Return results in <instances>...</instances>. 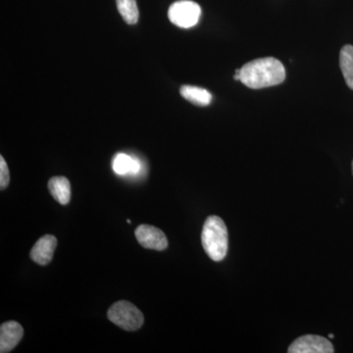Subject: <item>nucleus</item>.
Here are the masks:
<instances>
[{
	"instance_id": "nucleus-1",
	"label": "nucleus",
	"mask_w": 353,
	"mask_h": 353,
	"mask_svg": "<svg viewBox=\"0 0 353 353\" xmlns=\"http://www.w3.org/2000/svg\"><path fill=\"white\" fill-rule=\"evenodd\" d=\"M285 79L284 65L274 57L259 58L241 68V82L253 90L280 85Z\"/></svg>"
},
{
	"instance_id": "nucleus-2",
	"label": "nucleus",
	"mask_w": 353,
	"mask_h": 353,
	"mask_svg": "<svg viewBox=\"0 0 353 353\" xmlns=\"http://www.w3.org/2000/svg\"><path fill=\"white\" fill-rule=\"evenodd\" d=\"M201 243L213 261H222L228 252V229L224 221L218 216H209L202 229Z\"/></svg>"
},
{
	"instance_id": "nucleus-3",
	"label": "nucleus",
	"mask_w": 353,
	"mask_h": 353,
	"mask_svg": "<svg viewBox=\"0 0 353 353\" xmlns=\"http://www.w3.org/2000/svg\"><path fill=\"white\" fill-rule=\"evenodd\" d=\"M108 316L111 322L125 331H137L145 323V317L141 310L126 301L114 303L109 308Z\"/></svg>"
},
{
	"instance_id": "nucleus-4",
	"label": "nucleus",
	"mask_w": 353,
	"mask_h": 353,
	"mask_svg": "<svg viewBox=\"0 0 353 353\" xmlns=\"http://www.w3.org/2000/svg\"><path fill=\"white\" fill-rule=\"evenodd\" d=\"M201 8L196 2L180 0L172 4L168 10L169 20L174 25L183 29H189L199 23Z\"/></svg>"
},
{
	"instance_id": "nucleus-5",
	"label": "nucleus",
	"mask_w": 353,
	"mask_h": 353,
	"mask_svg": "<svg viewBox=\"0 0 353 353\" xmlns=\"http://www.w3.org/2000/svg\"><path fill=\"white\" fill-rule=\"evenodd\" d=\"M333 345L328 339L316 334H305L292 341L290 353H333Z\"/></svg>"
},
{
	"instance_id": "nucleus-6",
	"label": "nucleus",
	"mask_w": 353,
	"mask_h": 353,
	"mask_svg": "<svg viewBox=\"0 0 353 353\" xmlns=\"http://www.w3.org/2000/svg\"><path fill=\"white\" fill-rule=\"evenodd\" d=\"M134 234L139 245L148 250H164L168 248L167 236L157 228L150 225H141L137 228Z\"/></svg>"
},
{
	"instance_id": "nucleus-7",
	"label": "nucleus",
	"mask_w": 353,
	"mask_h": 353,
	"mask_svg": "<svg viewBox=\"0 0 353 353\" xmlns=\"http://www.w3.org/2000/svg\"><path fill=\"white\" fill-rule=\"evenodd\" d=\"M24 330L19 323L9 321L3 323L0 327V352H12L22 340Z\"/></svg>"
},
{
	"instance_id": "nucleus-8",
	"label": "nucleus",
	"mask_w": 353,
	"mask_h": 353,
	"mask_svg": "<svg viewBox=\"0 0 353 353\" xmlns=\"http://www.w3.org/2000/svg\"><path fill=\"white\" fill-rule=\"evenodd\" d=\"M57 246V239L52 234L41 236L32 246L30 256L39 265H48L53 259V253Z\"/></svg>"
},
{
	"instance_id": "nucleus-9",
	"label": "nucleus",
	"mask_w": 353,
	"mask_h": 353,
	"mask_svg": "<svg viewBox=\"0 0 353 353\" xmlns=\"http://www.w3.org/2000/svg\"><path fill=\"white\" fill-rule=\"evenodd\" d=\"M51 196L61 205H66L71 199V185L65 176H53L48 182Z\"/></svg>"
},
{
	"instance_id": "nucleus-10",
	"label": "nucleus",
	"mask_w": 353,
	"mask_h": 353,
	"mask_svg": "<svg viewBox=\"0 0 353 353\" xmlns=\"http://www.w3.org/2000/svg\"><path fill=\"white\" fill-rule=\"evenodd\" d=\"M113 171L118 175H136L141 171V165L138 159L125 153H118L113 159Z\"/></svg>"
},
{
	"instance_id": "nucleus-11",
	"label": "nucleus",
	"mask_w": 353,
	"mask_h": 353,
	"mask_svg": "<svg viewBox=\"0 0 353 353\" xmlns=\"http://www.w3.org/2000/svg\"><path fill=\"white\" fill-rule=\"evenodd\" d=\"M180 94L183 99L199 106H208L212 101V95L205 88L194 87V85H183Z\"/></svg>"
},
{
	"instance_id": "nucleus-12",
	"label": "nucleus",
	"mask_w": 353,
	"mask_h": 353,
	"mask_svg": "<svg viewBox=\"0 0 353 353\" xmlns=\"http://www.w3.org/2000/svg\"><path fill=\"white\" fill-rule=\"evenodd\" d=\"M340 66L345 82L353 90V46H345L340 53Z\"/></svg>"
},
{
	"instance_id": "nucleus-13",
	"label": "nucleus",
	"mask_w": 353,
	"mask_h": 353,
	"mask_svg": "<svg viewBox=\"0 0 353 353\" xmlns=\"http://www.w3.org/2000/svg\"><path fill=\"white\" fill-rule=\"evenodd\" d=\"M118 11L125 22L134 25L139 21V8L136 0H116Z\"/></svg>"
},
{
	"instance_id": "nucleus-14",
	"label": "nucleus",
	"mask_w": 353,
	"mask_h": 353,
	"mask_svg": "<svg viewBox=\"0 0 353 353\" xmlns=\"http://www.w3.org/2000/svg\"><path fill=\"white\" fill-rule=\"evenodd\" d=\"M10 182V174L3 157H0V189L3 190Z\"/></svg>"
},
{
	"instance_id": "nucleus-15",
	"label": "nucleus",
	"mask_w": 353,
	"mask_h": 353,
	"mask_svg": "<svg viewBox=\"0 0 353 353\" xmlns=\"http://www.w3.org/2000/svg\"><path fill=\"white\" fill-rule=\"evenodd\" d=\"M234 79L236 81H241V69L236 70V72H234Z\"/></svg>"
},
{
	"instance_id": "nucleus-16",
	"label": "nucleus",
	"mask_w": 353,
	"mask_h": 353,
	"mask_svg": "<svg viewBox=\"0 0 353 353\" xmlns=\"http://www.w3.org/2000/svg\"><path fill=\"white\" fill-rule=\"evenodd\" d=\"M329 339H334V334H329Z\"/></svg>"
},
{
	"instance_id": "nucleus-17",
	"label": "nucleus",
	"mask_w": 353,
	"mask_h": 353,
	"mask_svg": "<svg viewBox=\"0 0 353 353\" xmlns=\"http://www.w3.org/2000/svg\"><path fill=\"white\" fill-rule=\"evenodd\" d=\"M352 173H353V162H352Z\"/></svg>"
}]
</instances>
